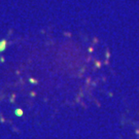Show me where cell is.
<instances>
[{"mask_svg":"<svg viewBox=\"0 0 139 139\" xmlns=\"http://www.w3.org/2000/svg\"><path fill=\"white\" fill-rule=\"evenodd\" d=\"M4 47H5V41L0 42V52H2L4 50Z\"/></svg>","mask_w":139,"mask_h":139,"instance_id":"obj_1","label":"cell"},{"mask_svg":"<svg viewBox=\"0 0 139 139\" xmlns=\"http://www.w3.org/2000/svg\"><path fill=\"white\" fill-rule=\"evenodd\" d=\"M15 115H17V116H22V111L18 109V110H15Z\"/></svg>","mask_w":139,"mask_h":139,"instance_id":"obj_2","label":"cell"}]
</instances>
